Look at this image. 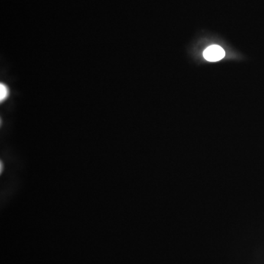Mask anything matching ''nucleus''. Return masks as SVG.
Returning a JSON list of instances; mask_svg holds the SVG:
<instances>
[{
  "label": "nucleus",
  "mask_w": 264,
  "mask_h": 264,
  "mask_svg": "<svg viewBox=\"0 0 264 264\" xmlns=\"http://www.w3.org/2000/svg\"><path fill=\"white\" fill-rule=\"evenodd\" d=\"M224 50L221 47L213 45L208 47L204 53H203V57L208 61L216 62L222 60L225 57Z\"/></svg>",
  "instance_id": "1"
},
{
  "label": "nucleus",
  "mask_w": 264,
  "mask_h": 264,
  "mask_svg": "<svg viewBox=\"0 0 264 264\" xmlns=\"http://www.w3.org/2000/svg\"><path fill=\"white\" fill-rule=\"evenodd\" d=\"M9 96V89L5 84H0V102H2Z\"/></svg>",
  "instance_id": "2"
}]
</instances>
